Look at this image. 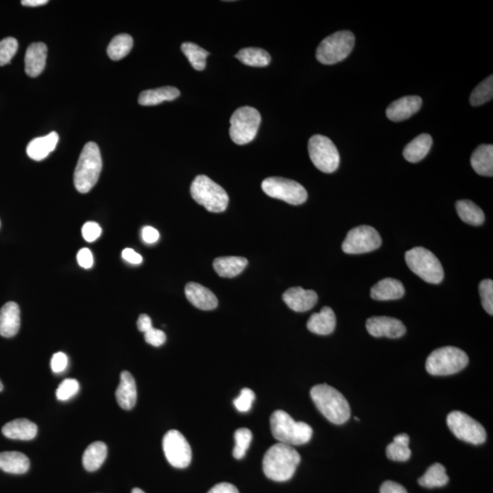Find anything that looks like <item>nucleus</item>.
I'll return each mask as SVG.
<instances>
[{
  "label": "nucleus",
  "instance_id": "1",
  "mask_svg": "<svg viewBox=\"0 0 493 493\" xmlns=\"http://www.w3.org/2000/svg\"><path fill=\"white\" fill-rule=\"evenodd\" d=\"M301 456L292 446L277 443L264 455L263 468L265 475L274 482H287L294 476Z\"/></svg>",
  "mask_w": 493,
  "mask_h": 493
},
{
  "label": "nucleus",
  "instance_id": "2",
  "mask_svg": "<svg viewBox=\"0 0 493 493\" xmlns=\"http://www.w3.org/2000/svg\"><path fill=\"white\" fill-rule=\"evenodd\" d=\"M310 397L320 412L334 424L342 425L351 416L348 401L333 386L316 385L310 390Z\"/></svg>",
  "mask_w": 493,
  "mask_h": 493
},
{
  "label": "nucleus",
  "instance_id": "3",
  "mask_svg": "<svg viewBox=\"0 0 493 493\" xmlns=\"http://www.w3.org/2000/svg\"><path fill=\"white\" fill-rule=\"evenodd\" d=\"M270 429L279 443L300 446L309 442L313 428L305 422L295 421L285 411L277 410L270 416Z\"/></svg>",
  "mask_w": 493,
  "mask_h": 493
},
{
  "label": "nucleus",
  "instance_id": "4",
  "mask_svg": "<svg viewBox=\"0 0 493 493\" xmlns=\"http://www.w3.org/2000/svg\"><path fill=\"white\" fill-rule=\"evenodd\" d=\"M103 161L99 146L94 142L87 143L82 149L74 171V185L81 194H86L98 181Z\"/></svg>",
  "mask_w": 493,
  "mask_h": 493
},
{
  "label": "nucleus",
  "instance_id": "5",
  "mask_svg": "<svg viewBox=\"0 0 493 493\" xmlns=\"http://www.w3.org/2000/svg\"><path fill=\"white\" fill-rule=\"evenodd\" d=\"M190 193L193 199L209 212L221 213L228 208L230 199L227 192L209 176H197L191 184Z\"/></svg>",
  "mask_w": 493,
  "mask_h": 493
},
{
  "label": "nucleus",
  "instance_id": "6",
  "mask_svg": "<svg viewBox=\"0 0 493 493\" xmlns=\"http://www.w3.org/2000/svg\"><path fill=\"white\" fill-rule=\"evenodd\" d=\"M468 364L467 354L453 346L441 347L428 355L426 369L432 376H450L464 370Z\"/></svg>",
  "mask_w": 493,
  "mask_h": 493
},
{
  "label": "nucleus",
  "instance_id": "7",
  "mask_svg": "<svg viewBox=\"0 0 493 493\" xmlns=\"http://www.w3.org/2000/svg\"><path fill=\"white\" fill-rule=\"evenodd\" d=\"M406 263L409 269L425 282L438 284L443 281L442 265L436 256L423 246L407 251Z\"/></svg>",
  "mask_w": 493,
  "mask_h": 493
},
{
  "label": "nucleus",
  "instance_id": "8",
  "mask_svg": "<svg viewBox=\"0 0 493 493\" xmlns=\"http://www.w3.org/2000/svg\"><path fill=\"white\" fill-rule=\"evenodd\" d=\"M355 37L348 30L334 33L320 44L316 58L325 65H333L348 57L355 47Z\"/></svg>",
  "mask_w": 493,
  "mask_h": 493
},
{
  "label": "nucleus",
  "instance_id": "9",
  "mask_svg": "<svg viewBox=\"0 0 493 493\" xmlns=\"http://www.w3.org/2000/svg\"><path fill=\"white\" fill-rule=\"evenodd\" d=\"M261 117L257 109L243 106L230 118V136L235 144L243 145L254 140L261 126Z\"/></svg>",
  "mask_w": 493,
  "mask_h": 493
},
{
  "label": "nucleus",
  "instance_id": "10",
  "mask_svg": "<svg viewBox=\"0 0 493 493\" xmlns=\"http://www.w3.org/2000/svg\"><path fill=\"white\" fill-rule=\"evenodd\" d=\"M310 160L320 171L334 173L340 164V155L336 146L328 137L315 135L310 137L308 144Z\"/></svg>",
  "mask_w": 493,
  "mask_h": 493
},
{
  "label": "nucleus",
  "instance_id": "11",
  "mask_svg": "<svg viewBox=\"0 0 493 493\" xmlns=\"http://www.w3.org/2000/svg\"><path fill=\"white\" fill-rule=\"evenodd\" d=\"M447 427L459 440L480 445L485 442V428L477 420L461 411H453L447 418Z\"/></svg>",
  "mask_w": 493,
  "mask_h": 493
},
{
  "label": "nucleus",
  "instance_id": "12",
  "mask_svg": "<svg viewBox=\"0 0 493 493\" xmlns=\"http://www.w3.org/2000/svg\"><path fill=\"white\" fill-rule=\"evenodd\" d=\"M261 188L268 196L291 204L301 205L307 200L308 194L305 188L299 183L283 178H269L265 179Z\"/></svg>",
  "mask_w": 493,
  "mask_h": 493
},
{
  "label": "nucleus",
  "instance_id": "13",
  "mask_svg": "<svg viewBox=\"0 0 493 493\" xmlns=\"http://www.w3.org/2000/svg\"><path fill=\"white\" fill-rule=\"evenodd\" d=\"M381 244V237L376 228L363 225L347 233L342 249L347 254H362L376 251Z\"/></svg>",
  "mask_w": 493,
  "mask_h": 493
},
{
  "label": "nucleus",
  "instance_id": "14",
  "mask_svg": "<svg viewBox=\"0 0 493 493\" xmlns=\"http://www.w3.org/2000/svg\"><path fill=\"white\" fill-rule=\"evenodd\" d=\"M163 449L167 461L173 467L184 468L190 466L192 450L184 435L176 429L167 432L163 438Z\"/></svg>",
  "mask_w": 493,
  "mask_h": 493
},
{
  "label": "nucleus",
  "instance_id": "15",
  "mask_svg": "<svg viewBox=\"0 0 493 493\" xmlns=\"http://www.w3.org/2000/svg\"><path fill=\"white\" fill-rule=\"evenodd\" d=\"M368 333L374 337L400 338L406 334V327L398 319L376 316L367 320Z\"/></svg>",
  "mask_w": 493,
  "mask_h": 493
},
{
  "label": "nucleus",
  "instance_id": "16",
  "mask_svg": "<svg viewBox=\"0 0 493 493\" xmlns=\"http://www.w3.org/2000/svg\"><path fill=\"white\" fill-rule=\"evenodd\" d=\"M282 300L294 312L303 313L315 307L318 301V295L315 291L294 287L288 289L283 294Z\"/></svg>",
  "mask_w": 493,
  "mask_h": 493
},
{
  "label": "nucleus",
  "instance_id": "17",
  "mask_svg": "<svg viewBox=\"0 0 493 493\" xmlns=\"http://www.w3.org/2000/svg\"><path fill=\"white\" fill-rule=\"evenodd\" d=\"M422 106L419 96H405L395 100L386 109V117L393 121L407 120L416 114Z\"/></svg>",
  "mask_w": 493,
  "mask_h": 493
},
{
  "label": "nucleus",
  "instance_id": "18",
  "mask_svg": "<svg viewBox=\"0 0 493 493\" xmlns=\"http://www.w3.org/2000/svg\"><path fill=\"white\" fill-rule=\"evenodd\" d=\"M185 294L187 299L197 308L211 310L218 307V301L216 295L199 283L188 282L185 285Z\"/></svg>",
  "mask_w": 493,
  "mask_h": 493
},
{
  "label": "nucleus",
  "instance_id": "19",
  "mask_svg": "<svg viewBox=\"0 0 493 493\" xmlns=\"http://www.w3.org/2000/svg\"><path fill=\"white\" fill-rule=\"evenodd\" d=\"M48 48L44 42H34L27 48L25 72L29 77H38L44 71Z\"/></svg>",
  "mask_w": 493,
  "mask_h": 493
},
{
  "label": "nucleus",
  "instance_id": "20",
  "mask_svg": "<svg viewBox=\"0 0 493 493\" xmlns=\"http://www.w3.org/2000/svg\"><path fill=\"white\" fill-rule=\"evenodd\" d=\"M20 327V310L16 303L9 301L0 310V336H16Z\"/></svg>",
  "mask_w": 493,
  "mask_h": 493
},
{
  "label": "nucleus",
  "instance_id": "21",
  "mask_svg": "<svg viewBox=\"0 0 493 493\" xmlns=\"http://www.w3.org/2000/svg\"><path fill=\"white\" fill-rule=\"evenodd\" d=\"M115 397L119 406L124 410H131L136 406L137 390L136 380L128 371L121 372Z\"/></svg>",
  "mask_w": 493,
  "mask_h": 493
},
{
  "label": "nucleus",
  "instance_id": "22",
  "mask_svg": "<svg viewBox=\"0 0 493 493\" xmlns=\"http://www.w3.org/2000/svg\"><path fill=\"white\" fill-rule=\"evenodd\" d=\"M336 327V317L333 309L325 306L321 312L310 316L307 328L310 331L319 336H328L333 333Z\"/></svg>",
  "mask_w": 493,
  "mask_h": 493
},
{
  "label": "nucleus",
  "instance_id": "23",
  "mask_svg": "<svg viewBox=\"0 0 493 493\" xmlns=\"http://www.w3.org/2000/svg\"><path fill=\"white\" fill-rule=\"evenodd\" d=\"M2 433L11 440H32L38 433V427L29 419H15L2 428Z\"/></svg>",
  "mask_w": 493,
  "mask_h": 493
},
{
  "label": "nucleus",
  "instance_id": "24",
  "mask_svg": "<svg viewBox=\"0 0 493 493\" xmlns=\"http://www.w3.org/2000/svg\"><path fill=\"white\" fill-rule=\"evenodd\" d=\"M404 294V285L397 280L392 278L383 279L371 289V297L376 301L398 300Z\"/></svg>",
  "mask_w": 493,
  "mask_h": 493
},
{
  "label": "nucleus",
  "instance_id": "25",
  "mask_svg": "<svg viewBox=\"0 0 493 493\" xmlns=\"http://www.w3.org/2000/svg\"><path fill=\"white\" fill-rule=\"evenodd\" d=\"M58 142H59V136L56 132H51L44 137H38L30 141L27 147V154L33 160H44L54 151Z\"/></svg>",
  "mask_w": 493,
  "mask_h": 493
},
{
  "label": "nucleus",
  "instance_id": "26",
  "mask_svg": "<svg viewBox=\"0 0 493 493\" xmlns=\"http://www.w3.org/2000/svg\"><path fill=\"white\" fill-rule=\"evenodd\" d=\"M471 166L480 176H493V145H482L477 147L471 158Z\"/></svg>",
  "mask_w": 493,
  "mask_h": 493
},
{
  "label": "nucleus",
  "instance_id": "27",
  "mask_svg": "<svg viewBox=\"0 0 493 493\" xmlns=\"http://www.w3.org/2000/svg\"><path fill=\"white\" fill-rule=\"evenodd\" d=\"M29 459L18 452H0V470L11 474L26 473L29 468Z\"/></svg>",
  "mask_w": 493,
  "mask_h": 493
},
{
  "label": "nucleus",
  "instance_id": "28",
  "mask_svg": "<svg viewBox=\"0 0 493 493\" xmlns=\"http://www.w3.org/2000/svg\"><path fill=\"white\" fill-rule=\"evenodd\" d=\"M432 137L428 133L416 136L407 144L403 151L404 157L410 163H418L424 159L432 146Z\"/></svg>",
  "mask_w": 493,
  "mask_h": 493
},
{
  "label": "nucleus",
  "instance_id": "29",
  "mask_svg": "<svg viewBox=\"0 0 493 493\" xmlns=\"http://www.w3.org/2000/svg\"><path fill=\"white\" fill-rule=\"evenodd\" d=\"M180 96V91L175 87L166 86L155 90H146L140 93L138 103L143 106L160 105L166 100H173Z\"/></svg>",
  "mask_w": 493,
  "mask_h": 493
},
{
  "label": "nucleus",
  "instance_id": "30",
  "mask_svg": "<svg viewBox=\"0 0 493 493\" xmlns=\"http://www.w3.org/2000/svg\"><path fill=\"white\" fill-rule=\"evenodd\" d=\"M248 265V260L242 257H222L216 258L213 267L216 272L224 278H233L242 273Z\"/></svg>",
  "mask_w": 493,
  "mask_h": 493
},
{
  "label": "nucleus",
  "instance_id": "31",
  "mask_svg": "<svg viewBox=\"0 0 493 493\" xmlns=\"http://www.w3.org/2000/svg\"><path fill=\"white\" fill-rule=\"evenodd\" d=\"M107 456V446L105 443L97 441L91 443L85 449L84 456H82V464L85 470L88 471H96L99 470L100 466L103 464Z\"/></svg>",
  "mask_w": 493,
  "mask_h": 493
},
{
  "label": "nucleus",
  "instance_id": "32",
  "mask_svg": "<svg viewBox=\"0 0 493 493\" xmlns=\"http://www.w3.org/2000/svg\"><path fill=\"white\" fill-rule=\"evenodd\" d=\"M456 209L461 221L473 226H480L485 218L482 209L471 200L458 201L456 203Z\"/></svg>",
  "mask_w": 493,
  "mask_h": 493
},
{
  "label": "nucleus",
  "instance_id": "33",
  "mask_svg": "<svg viewBox=\"0 0 493 493\" xmlns=\"http://www.w3.org/2000/svg\"><path fill=\"white\" fill-rule=\"evenodd\" d=\"M410 438L409 435L402 433L393 440V442L386 447V456L391 461H407L411 456L409 449Z\"/></svg>",
  "mask_w": 493,
  "mask_h": 493
},
{
  "label": "nucleus",
  "instance_id": "34",
  "mask_svg": "<svg viewBox=\"0 0 493 493\" xmlns=\"http://www.w3.org/2000/svg\"><path fill=\"white\" fill-rule=\"evenodd\" d=\"M445 467L440 464H435L428 468L426 473L419 479V485L432 489L443 487L449 482Z\"/></svg>",
  "mask_w": 493,
  "mask_h": 493
},
{
  "label": "nucleus",
  "instance_id": "35",
  "mask_svg": "<svg viewBox=\"0 0 493 493\" xmlns=\"http://www.w3.org/2000/svg\"><path fill=\"white\" fill-rule=\"evenodd\" d=\"M237 59L245 65L266 67L270 63V55L260 48H245L236 54Z\"/></svg>",
  "mask_w": 493,
  "mask_h": 493
},
{
  "label": "nucleus",
  "instance_id": "36",
  "mask_svg": "<svg viewBox=\"0 0 493 493\" xmlns=\"http://www.w3.org/2000/svg\"><path fill=\"white\" fill-rule=\"evenodd\" d=\"M133 41L132 37L128 34L115 36L112 39L107 48L110 59L120 60L129 54L132 50Z\"/></svg>",
  "mask_w": 493,
  "mask_h": 493
},
{
  "label": "nucleus",
  "instance_id": "37",
  "mask_svg": "<svg viewBox=\"0 0 493 493\" xmlns=\"http://www.w3.org/2000/svg\"><path fill=\"white\" fill-rule=\"evenodd\" d=\"M181 50L195 70L203 71L206 68V59L209 55V51L192 42L183 44Z\"/></svg>",
  "mask_w": 493,
  "mask_h": 493
},
{
  "label": "nucleus",
  "instance_id": "38",
  "mask_svg": "<svg viewBox=\"0 0 493 493\" xmlns=\"http://www.w3.org/2000/svg\"><path fill=\"white\" fill-rule=\"evenodd\" d=\"M493 97V76L480 82L471 94L470 103L473 106H480L489 102Z\"/></svg>",
  "mask_w": 493,
  "mask_h": 493
},
{
  "label": "nucleus",
  "instance_id": "39",
  "mask_svg": "<svg viewBox=\"0 0 493 493\" xmlns=\"http://www.w3.org/2000/svg\"><path fill=\"white\" fill-rule=\"evenodd\" d=\"M235 447L233 449L234 458L242 459L244 458L246 450L249 449V445L252 440L251 431L248 428L237 429L235 435Z\"/></svg>",
  "mask_w": 493,
  "mask_h": 493
},
{
  "label": "nucleus",
  "instance_id": "40",
  "mask_svg": "<svg viewBox=\"0 0 493 493\" xmlns=\"http://www.w3.org/2000/svg\"><path fill=\"white\" fill-rule=\"evenodd\" d=\"M18 48V41L12 37L0 41V66H4L11 63L16 55Z\"/></svg>",
  "mask_w": 493,
  "mask_h": 493
},
{
  "label": "nucleus",
  "instance_id": "41",
  "mask_svg": "<svg viewBox=\"0 0 493 493\" xmlns=\"http://www.w3.org/2000/svg\"><path fill=\"white\" fill-rule=\"evenodd\" d=\"M79 389H80V385L77 380L67 379L60 383L56 391V397L60 401L71 400L77 394Z\"/></svg>",
  "mask_w": 493,
  "mask_h": 493
},
{
  "label": "nucleus",
  "instance_id": "42",
  "mask_svg": "<svg viewBox=\"0 0 493 493\" xmlns=\"http://www.w3.org/2000/svg\"><path fill=\"white\" fill-rule=\"evenodd\" d=\"M480 294L484 310L489 315H493V282L492 280H484L480 283Z\"/></svg>",
  "mask_w": 493,
  "mask_h": 493
},
{
  "label": "nucleus",
  "instance_id": "43",
  "mask_svg": "<svg viewBox=\"0 0 493 493\" xmlns=\"http://www.w3.org/2000/svg\"><path fill=\"white\" fill-rule=\"evenodd\" d=\"M255 400V393L249 388H243L239 397L233 400L234 406L239 412L245 413L251 410Z\"/></svg>",
  "mask_w": 493,
  "mask_h": 493
},
{
  "label": "nucleus",
  "instance_id": "44",
  "mask_svg": "<svg viewBox=\"0 0 493 493\" xmlns=\"http://www.w3.org/2000/svg\"><path fill=\"white\" fill-rule=\"evenodd\" d=\"M82 237L88 242H96L102 234V228L96 222H87L81 230Z\"/></svg>",
  "mask_w": 493,
  "mask_h": 493
},
{
  "label": "nucleus",
  "instance_id": "45",
  "mask_svg": "<svg viewBox=\"0 0 493 493\" xmlns=\"http://www.w3.org/2000/svg\"><path fill=\"white\" fill-rule=\"evenodd\" d=\"M145 340L149 345L159 347L166 343V336L162 330L153 327L145 333Z\"/></svg>",
  "mask_w": 493,
  "mask_h": 493
},
{
  "label": "nucleus",
  "instance_id": "46",
  "mask_svg": "<svg viewBox=\"0 0 493 493\" xmlns=\"http://www.w3.org/2000/svg\"><path fill=\"white\" fill-rule=\"evenodd\" d=\"M68 365V357L64 353L59 352L54 354L51 358V367L54 373H62Z\"/></svg>",
  "mask_w": 493,
  "mask_h": 493
},
{
  "label": "nucleus",
  "instance_id": "47",
  "mask_svg": "<svg viewBox=\"0 0 493 493\" xmlns=\"http://www.w3.org/2000/svg\"><path fill=\"white\" fill-rule=\"evenodd\" d=\"M79 265L84 269H90L93 265V256L89 249H81L77 254Z\"/></svg>",
  "mask_w": 493,
  "mask_h": 493
},
{
  "label": "nucleus",
  "instance_id": "48",
  "mask_svg": "<svg viewBox=\"0 0 493 493\" xmlns=\"http://www.w3.org/2000/svg\"><path fill=\"white\" fill-rule=\"evenodd\" d=\"M159 237V232L153 227L147 226L142 230V239L146 244H154Z\"/></svg>",
  "mask_w": 493,
  "mask_h": 493
},
{
  "label": "nucleus",
  "instance_id": "49",
  "mask_svg": "<svg viewBox=\"0 0 493 493\" xmlns=\"http://www.w3.org/2000/svg\"><path fill=\"white\" fill-rule=\"evenodd\" d=\"M380 493H407V492L400 483L386 480L382 484Z\"/></svg>",
  "mask_w": 493,
  "mask_h": 493
},
{
  "label": "nucleus",
  "instance_id": "50",
  "mask_svg": "<svg viewBox=\"0 0 493 493\" xmlns=\"http://www.w3.org/2000/svg\"><path fill=\"white\" fill-rule=\"evenodd\" d=\"M121 257L131 264L138 265L143 263L142 256L137 254L133 249H124L121 252Z\"/></svg>",
  "mask_w": 493,
  "mask_h": 493
},
{
  "label": "nucleus",
  "instance_id": "51",
  "mask_svg": "<svg viewBox=\"0 0 493 493\" xmlns=\"http://www.w3.org/2000/svg\"><path fill=\"white\" fill-rule=\"evenodd\" d=\"M208 493H239V489L233 484L221 482L209 489Z\"/></svg>",
  "mask_w": 493,
  "mask_h": 493
},
{
  "label": "nucleus",
  "instance_id": "52",
  "mask_svg": "<svg viewBox=\"0 0 493 493\" xmlns=\"http://www.w3.org/2000/svg\"><path fill=\"white\" fill-rule=\"evenodd\" d=\"M137 327L138 330L142 331V333H146V331L150 330L153 328V324H152V320L147 315H141L139 316L138 321H137Z\"/></svg>",
  "mask_w": 493,
  "mask_h": 493
},
{
  "label": "nucleus",
  "instance_id": "53",
  "mask_svg": "<svg viewBox=\"0 0 493 493\" xmlns=\"http://www.w3.org/2000/svg\"><path fill=\"white\" fill-rule=\"evenodd\" d=\"M48 2V0H23L21 1V4L25 7H39V6L47 4Z\"/></svg>",
  "mask_w": 493,
  "mask_h": 493
},
{
  "label": "nucleus",
  "instance_id": "54",
  "mask_svg": "<svg viewBox=\"0 0 493 493\" xmlns=\"http://www.w3.org/2000/svg\"><path fill=\"white\" fill-rule=\"evenodd\" d=\"M132 493H145V492H143L141 489L136 488L133 489Z\"/></svg>",
  "mask_w": 493,
  "mask_h": 493
},
{
  "label": "nucleus",
  "instance_id": "55",
  "mask_svg": "<svg viewBox=\"0 0 493 493\" xmlns=\"http://www.w3.org/2000/svg\"><path fill=\"white\" fill-rule=\"evenodd\" d=\"M3 390V383L0 381V392Z\"/></svg>",
  "mask_w": 493,
  "mask_h": 493
}]
</instances>
